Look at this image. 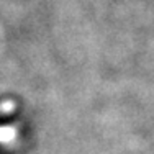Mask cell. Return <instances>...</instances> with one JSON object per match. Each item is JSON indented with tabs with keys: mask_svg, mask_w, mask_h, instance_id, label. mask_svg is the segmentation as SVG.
I'll use <instances>...</instances> for the list:
<instances>
[{
	"mask_svg": "<svg viewBox=\"0 0 154 154\" xmlns=\"http://www.w3.org/2000/svg\"><path fill=\"white\" fill-rule=\"evenodd\" d=\"M15 122V115H0V126H7Z\"/></svg>",
	"mask_w": 154,
	"mask_h": 154,
	"instance_id": "1",
	"label": "cell"
}]
</instances>
